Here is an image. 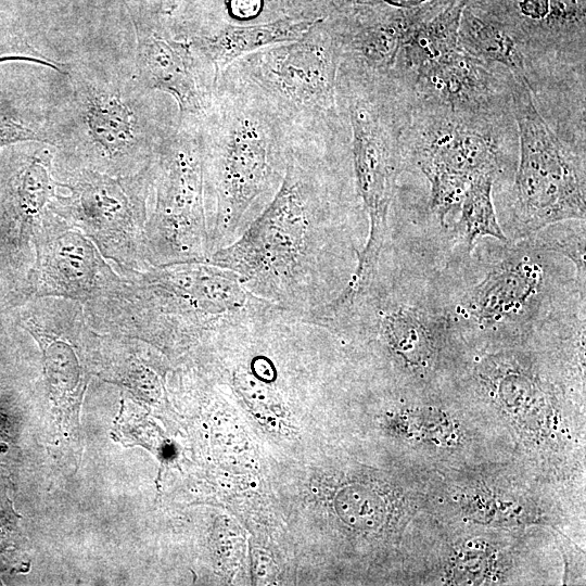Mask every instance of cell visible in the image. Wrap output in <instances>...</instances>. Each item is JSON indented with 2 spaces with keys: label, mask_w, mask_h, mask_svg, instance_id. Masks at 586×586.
I'll return each instance as SVG.
<instances>
[{
  "label": "cell",
  "mask_w": 586,
  "mask_h": 586,
  "mask_svg": "<svg viewBox=\"0 0 586 586\" xmlns=\"http://www.w3.org/2000/svg\"><path fill=\"white\" fill-rule=\"evenodd\" d=\"M335 138H294L281 184L262 213L208 262L254 295L305 315L337 297L357 265L353 208Z\"/></svg>",
  "instance_id": "6da1fadb"
},
{
  "label": "cell",
  "mask_w": 586,
  "mask_h": 586,
  "mask_svg": "<svg viewBox=\"0 0 586 586\" xmlns=\"http://www.w3.org/2000/svg\"><path fill=\"white\" fill-rule=\"evenodd\" d=\"M82 304L95 331L171 349L212 342L235 326L282 309L254 295L230 269L208 260L120 275Z\"/></svg>",
  "instance_id": "7a4b0ae2"
},
{
  "label": "cell",
  "mask_w": 586,
  "mask_h": 586,
  "mask_svg": "<svg viewBox=\"0 0 586 586\" xmlns=\"http://www.w3.org/2000/svg\"><path fill=\"white\" fill-rule=\"evenodd\" d=\"M293 138L258 94L228 76L219 77L202 123L209 255L243 234L271 201Z\"/></svg>",
  "instance_id": "3957f363"
},
{
  "label": "cell",
  "mask_w": 586,
  "mask_h": 586,
  "mask_svg": "<svg viewBox=\"0 0 586 586\" xmlns=\"http://www.w3.org/2000/svg\"><path fill=\"white\" fill-rule=\"evenodd\" d=\"M393 82L341 63L336 79L339 107L352 130L354 184L367 215V235L348 285L377 269L391 242V206L403 167L400 130L393 101Z\"/></svg>",
  "instance_id": "277c9868"
},
{
  "label": "cell",
  "mask_w": 586,
  "mask_h": 586,
  "mask_svg": "<svg viewBox=\"0 0 586 586\" xmlns=\"http://www.w3.org/2000/svg\"><path fill=\"white\" fill-rule=\"evenodd\" d=\"M341 61V46L321 17L301 38L246 54L221 75L258 94L293 137L334 138L340 129Z\"/></svg>",
  "instance_id": "5b68a950"
},
{
  "label": "cell",
  "mask_w": 586,
  "mask_h": 586,
  "mask_svg": "<svg viewBox=\"0 0 586 586\" xmlns=\"http://www.w3.org/2000/svg\"><path fill=\"white\" fill-rule=\"evenodd\" d=\"M512 112L520 158L508 221L511 239L522 240L562 221L585 220V154L564 142L537 109L527 76H512Z\"/></svg>",
  "instance_id": "8992f818"
},
{
  "label": "cell",
  "mask_w": 586,
  "mask_h": 586,
  "mask_svg": "<svg viewBox=\"0 0 586 586\" xmlns=\"http://www.w3.org/2000/svg\"><path fill=\"white\" fill-rule=\"evenodd\" d=\"M480 277L447 291L451 319L460 329L488 333H523L540 321H550L559 297L557 253L544 250L532 238L500 242Z\"/></svg>",
  "instance_id": "52a82bcc"
},
{
  "label": "cell",
  "mask_w": 586,
  "mask_h": 586,
  "mask_svg": "<svg viewBox=\"0 0 586 586\" xmlns=\"http://www.w3.org/2000/svg\"><path fill=\"white\" fill-rule=\"evenodd\" d=\"M146 265L208 260L204 206L202 124L177 126L162 138L151 164Z\"/></svg>",
  "instance_id": "ba28073f"
},
{
  "label": "cell",
  "mask_w": 586,
  "mask_h": 586,
  "mask_svg": "<svg viewBox=\"0 0 586 586\" xmlns=\"http://www.w3.org/2000/svg\"><path fill=\"white\" fill-rule=\"evenodd\" d=\"M151 164L130 176L54 171L59 192L50 209L81 230L122 276L149 267L143 243Z\"/></svg>",
  "instance_id": "9c48e42d"
},
{
  "label": "cell",
  "mask_w": 586,
  "mask_h": 586,
  "mask_svg": "<svg viewBox=\"0 0 586 586\" xmlns=\"http://www.w3.org/2000/svg\"><path fill=\"white\" fill-rule=\"evenodd\" d=\"M79 144L53 160L55 171L88 168L112 176H130L152 163L162 136L151 135L135 94L117 82L77 75Z\"/></svg>",
  "instance_id": "30bf717a"
},
{
  "label": "cell",
  "mask_w": 586,
  "mask_h": 586,
  "mask_svg": "<svg viewBox=\"0 0 586 586\" xmlns=\"http://www.w3.org/2000/svg\"><path fill=\"white\" fill-rule=\"evenodd\" d=\"M0 153V280L10 304L27 297L35 238L59 192L48 146Z\"/></svg>",
  "instance_id": "8fae6325"
},
{
  "label": "cell",
  "mask_w": 586,
  "mask_h": 586,
  "mask_svg": "<svg viewBox=\"0 0 586 586\" xmlns=\"http://www.w3.org/2000/svg\"><path fill=\"white\" fill-rule=\"evenodd\" d=\"M440 106L443 111L421 123L412 156L430 183V206L444 225L473 179L497 174L500 149L480 114Z\"/></svg>",
  "instance_id": "7c38bea8"
},
{
  "label": "cell",
  "mask_w": 586,
  "mask_h": 586,
  "mask_svg": "<svg viewBox=\"0 0 586 586\" xmlns=\"http://www.w3.org/2000/svg\"><path fill=\"white\" fill-rule=\"evenodd\" d=\"M119 276L81 230L49 208L36 232L27 297L53 296L85 303Z\"/></svg>",
  "instance_id": "4fadbf2b"
},
{
  "label": "cell",
  "mask_w": 586,
  "mask_h": 586,
  "mask_svg": "<svg viewBox=\"0 0 586 586\" xmlns=\"http://www.w3.org/2000/svg\"><path fill=\"white\" fill-rule=\"evenodd\" d=\"M137 38L138 82L175 99L177 126L202 124L212 106L215 81L191 42L158 33H139Z\"/></svg>",
  "instance_id": "5bb4252c"
},
{
  "label": "cell",
  "mask_w": 586,
  "mask_h": 586,
  "mask_svg": "<svg viewBox=\"0 0 586 586\" xmlns=\"http://www.w3.org/2000/svg\"><path fill=\"white\" fill-rule=\"evenodd\" d=\"M486 65L459 47L412 79L419 92L435 104L480 114L494 91V78Z\"/></svg>",
  "instance_id": "9a60e30c"
},
{
  "label": "cell",
  "mask_w": 586,
  "mask_h": 586,
  "mask_svg": "<svg viewBox=\"0 0 586 586\" xmlns=\"http://www.w3.org/2000/svg\"><path fill=\"white\" fill-rule=\"evenodd\" d=\"M281 18L262 24L226 25L190 41L193 50L213 73L215 87L224 71L235 60L262 48L301 38L316 22Z\"/></svg>",
  "instance_id": "2e32d148"
},
{
  "label": "cell",
  "mask_w": 586,
  "mask_h": 586,
  "mask_svg": "<svg viewBox=\"0 0 586 586\" xmlns=\"http://www.w3.org/2000/svg\"><path fill=\"white\" fill-rule=\"evenodd\" d=\"M467 0H457L434 15L417 9L403 40L392 80L403 75L413 78L420 72L457 50L459 25Z\"/></svg>",
  "instance_id": "e0dca14e"
},
{
  "label": "cell",
  "mask_w": 586,
  "mask_h": 586,
  "mask_svg": "<svg viewBox=\"0 0 586 586\" xmlns=\"http://www.w3.org/2000/svg\"><path fill=\"white\" fill-rule=\"evenodd\" d=\"M459 46L486 64L501 65L511 76H527L525 56L512 31L479 16L468 4L460 18Z\"/></svg>",
  "instance_id": "ac0fdd59"
},
{
  "label": "cell",
  "mask_w": 586,
  "mask_h": 586,
  "mask_svg": "<svg viewBox=\"0 0 586 586\" xmlns=\"http://www.w3.org/2000/svg\"><path fill=\"white\" fill-rule=\"evenodd\" d=\"M214 18L212 29L226 25L262 24L281 18L318 20L324 17L329 0H209Z\"/></svg>",
  "instance_id": "d6986e66"
},
{
  "label": "cell",
  "mask_w": 586,
  "mask_h": 586,
  "mask_svg": "<svg viewBox=\"0 0 586 586\" xmlns=\"http://www.w3.org/2000/svg\"><path fill=\"white\" fill-rule=\"evenodd\" d=\"M495 177V174L488 173L473 179L460 201L458 226L467 255L485 238L509 241L498 221L493 201Z\"/></svg>",
  "instance_id": "ffe728a7"
},
{
  "label": "cell",
  "mask_w": 586,
  "mask_h": 586,
  "mask_svg": "<svg viewBox=\"0 0 586 586\" xmlns=\"http://www.w3.org/2000/svg\"><path fill=\"white\" fill-rule=\"evenodd\" d=\"M528 238L544 250L570 259L575 266L578 281L585 284V220L553 224Z\"/></svg>",
  "instance_id": "44dd1931"
},
{
  "label": "cell",
  "mask_w": 586,
  "mask_h": 586,
  "mask_svg": "<svg viewBox=\"0 0 586 586\" xmlns=\"http://www.w3.org/2000/svg\"><path fill=\"white\" fill-rule=\"evenodd\" d=\"M22 142L58 145V140L46 128L22 114L10 103L0 101V153Z\"/></svg>",
  "instance_id": "7402d4cb"
},
{
  "label": "cell",
  "mask_w": 586,
  "mask_h": 586,
  "mask_svg": "<svg viewBox=\"0 0 586 586\" xmlns=\"http://www.w3.org/2000/svg\"><path fill=\"white\" fill-rule=\"evenodd\" d=\"M12 61L35 63L52 68L53 71L63 75L69 74V72L66 69L67 65L48 59L24 40L0 44V64Z\"/></svg>",
  "instance_id": "603a6c76"
},
{
  "label": "cell",
  "mask_w": 586,
  "mask_h": 586,
  "mask_svg": "<svg viewBox=\"0 0 586 586\" xmlns=\"http://www.w3.org/2000/svg\"><path fill=\"white\" fill-rule=\"evenodd\" d=\"M517 8L525 21L534 26H540L542 30L548 31L550 17L549 0H517Z\"/></svg>",
  "instance_id": "cb8c5ba5"
},
{
  "label": "cell",
  "mask_w": 586,
  "mask_h": 586,
  "mask_svg": "<svg viewBox=\"0 0 586 586\" xmlns=\"http://www.w3.org/2000/svg\"><path fill=\"white\" fill-rule=\"evenodd\" d=\"M381 2V0H329L328 11L326 16L337 9L353 7V5H366Z\"/></svg>",
  "instance_id": "d4e9b609"
},
{
  "label": "cell",
  "mask_w": 586,
  "mask_h": 586,
  "mask_svg": "<svg viewBox=\"0 0 586 586\" xmlns=\"http://www.w3.org/2000/svg\"><path fill=\"white\" fill-rule=\"evenodd\" d=\"M390 7L402 9V10H412L424 5L431 0H381Z\"/></svg>",
  "instance_id": "484cf974"
},
{
  "label": "cell",
  "mask_w": 586,
  "mask_h": 586,
  "mask_svg": "<svg viewBox=\"0 0 586 586\" xmlns=\"http://www.w3.org/2000/svg\"><path fill=\"white\" fill-rule=\"evenodd\" d=\"M1 281V280H0Z\"/></svg>",
  "instance_id": "4316f807"
},
{
  "label": "cell",
  "mask_w": 586,
  "mask_h": 586,
  "mask_svg": "<svg viewBox=\"0 0 586 586\" xmlns=\"http://www.w3.org/2000/svg\"><path fill=\"white\" fill-rule=\"evenodd\" d=\"M1 282V281H0Z\"/></svg>",
  "instance_id": "83f0119b"
}]
</instances>
